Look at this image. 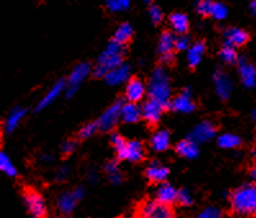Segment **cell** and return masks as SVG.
Here are the masks:
<instances>
[{
  "instance_id": "20",
  "label": "cell",
  "mask_w": 256,
  "mask_h": 218,
  "mask_svg": "<svg viewBox=\"0 0 256 218\" xmlns=\"http://www.w3.org/2000/svg\"><path fill=\"white\" fill-rule=\"evenodd\" d=\"M78 200L75 199L72 192H64L57 199V208L62 214H70L75 209Z\"/></svg>"
},
{
  "instance_id": "39",
  "label": "cell",
  "mask_w": 256,
  "mask_h": 218,
  "mask_svg": "<svg viewBox=\"0 0 256 218\" xmlns=\"http://www.w3.org/2000/svg\"><path fill=\"white\" fill-rule=\"evenodd\" d=\"M175 48L178 51H186V49H190V39L184 35H180L175 39Z\"/></svg>"
},
{
  "instance_id": "5",
  "label": "cell",
  "mask_w": 256,
  "mask_h": 218,
  "mask_svg": "<svg viewBox=\"0 0 256 218\" xmlns=\"http://www.w3.org/2000/svg\"><path fill=\"white\" fill-rule=\"evenodd\" d=\"M24 201L32 218H46V205L42 195L32 188L24 192Z\"/></svg>"
},
{
  "instance_id": "31",
  "label": "cell",
  "mask_w": 256,
  "mask_h": 218,
  "mask_svg": "<svg viewBox=\"0 0 256 218\" xmlns=\"http://www.w3.org/2000/svg\"><path fill=\"white\" fill-rule=\"evenodd\" d=\"M220 57L222 60L228 65H233L237 62V52H236L234 47L228 46V44H224V47L220 51Z\"/></svg>"
},
{
  "instance_id": "1",
  "label": "cell",
  "mask_w": 256,
  "mask_h": 218,
  "mask_svg": "<svg viewBox=\"0 0 256 218\" xmlns=\"http://www.w3.org/2000/svg\"><path fill=\"white\" fill-rule=\"evenodd\" d=\"M230 206L234 214L240 217H252L256 214V186L244 185L234 190L230 195Z\"/></svg>"
},
{
  "instance_id": "9",
  "label": "cell",
  "mask_w": 256,
  "mask_h": 218,
  "mask_svg": "<svg viewBox=\"0 0 256 218\" xmlns=\"http://www.w3.org/2000/svg\"><path fill=\"white\" fill-rule=\"evenodd\" d=\"M215 130L216 129H215V125L212 123H210V121H202L190 132L188 138L196 143L206 142L210 138H212V136L215 134Z\"/></svg>"
},
{
  "instance_id": "19",
  "label": "cell",
  "mask_w": 256,
  "mask_h": 218,
  "mask_svg": "<svg viewBox=\"0 0 256 218\" xmlns=\"http://www.w3.org/2000/svg\"><path fill=\"white\" fill-rule=\"evenodd\" d=\"M140 116H142V109H139L136 103L128 102L122 105V109H121L122 121H125L128 124H133L140 119Z\"/></svg>"
},
{
  "instance_id": "11",
  "label": "cell",
  "mask_w": 256,
  "mask_h": 218,
  "mask_svg": "<svg viewBox=\"0 0 256 218\" xmlns=\"http://www.w3.org/2000/svg\"><path fill=\"white\" fill-rule=\"evenodd\" d=\"M214 82L219 97L222 100H228L230 92H232V82H230L228 74L223 73V71H218L214 76Z\"/></svg>"
},
{
  "instance_id": "35",
  "label": "cell",
  "mask_w": 256,
  "mask_h": 218,
  "mask_svg": "<svg viewBox=\"0 0 256 218\" xmlns=\"http://www.w3.org/2000/svg\"><path fill=\"white\" fill-rule=\"evenodd\" d=\"M180 205L184 206H190V204L193 203V197L192 194H190V191L183 188V190L178 191V200H176Z\"/></svg>"
},
{
  "instance_id": "10",
  "label": "cell",
  "mask_w": 256,
  "mask_h": 218,
  "mask_svg": "<svg viewBox=\"0 0 256 218\" xmlns=\"http://www.w3.org/2000/svg\"><path fill=\"white\" fill-rule=\"evenodd\" d=\"M169 109H174L180 112H192L193 110L196 109V105H194L192 97H190V89H186L179 96H176L174 100L170 101Z\"/></svg>"
},
{
  "instance_id": "14",
  "label": "cell",
  "mask_w": 256,
  "mask_h": 218,
  "mask_svg": "<svg viewBox=\"0 0 256 218\" xmlns=\"http://www.w3.org/2000/svg\"><path fill=\"white\" fill-rule=\"evenodd\" d=\"M168 176H169V169L161 165L160 163H157V161L152 163L146 169V177L154 183H164Z\"/></svg>"
},
{
  "instance_id": "50",
  "label": "cell",
  "mask_w": 256,
  "mask_h": 218,
  "mask_svg": "<svg viewBox=\"0 0 256 218\" xmlns=\"http://www.w3.org/2000/svg\"><path fill=\"white\" fill-rule=\"evenodd\" d=\"M254 119H255V121H256V110L254 111Z\"/></svg>"
},
{
  "instance_id": "27",
  "label": "cell",
  "mask_w": 256,
  "mask_h": 218,
  "mask_svg": "<svg viewBox=\"0 0 256 218\" xmlns=\"http://www.w3.org/2000/svg\"><path fill=\"white\" fill-rule=\"evenodd\" d=\"M133 37V28L130 24H122L118 26V29L114 31V42L118 43V44H125L129 42Z\"/></svg>"
},
{
  "instance_id": "8",
  "label": "cell",
  "mask_w": 256,
  "mask_h": 218,
  "mask_svg": "<svg viewBox=\"0 0 256 218\" xmlns=\"http://www.w3.org/2000/svg\"><path fill=\"white\" fill-rule=\"evenodd\" d=\"M166 109L165 105L160 103L158 101L150 100L143 105L142 107V116L150 125H156L160 121L162 116L164 110Z\"/></svg>"
},
{
  "instance_id": "3",
  "label": "cell",
  "mask_w": 256,
  "mask_h": 218,
  "mask_svg": "<svg viewBox=\"0 0 256 218\" xmlns=\"http://www.w3.org/2000/svg\"><path fill=\"white\" fill-rule=\"evenodd\" d=\"M148 93H150L151 100L158 101L160 103L165 105L166 109H169L170 96H172L169 75L162 67L156 69L152 74V78L150 80V84H148Z\"/></svg>"
},
{
  "instance_id": "23",
  "label": "cell",
  "mask_w": 256,
  "mask_h": 218,
  "mask_svg": "<svg viewBox=\"0 0 256 218\" xmlns=\"http://www.w3.org/2000/svg\"><path fill=\"white\" fill-rule=\"evenodd\" d=\"M176 152H178L180 156L187 159H193L196 158L198 155V147H197V143L190 141V138L180 141V142L176 145Z\"/></svg>"
},
{
  "instance_id": "24",
  "label": "cell",
  "mask_w": 256,
  "mask_h": 218,
  "mask_svg": "<svg viewBox=\"0 0 256 218\" xmlns=\"http://www.w3.org/2000/svg\"><path fill=\"white\" fill-rule=\"evenodd\" d=\"M175 39L174 35L169 31L161 34L160 40H158V53L160 56L172 55V49L175 48Z\"/></svg>"
},
{
  "instance_id": "30",
  "label": "cell",
  "mask_w": 256,
  "mask_h": 218,
  "mask_svg": "<svg viewBox=\"0 0 256 218\" xmlns=\"http://www.w3.org/2000/svg\"><path fill=\"white\" fill-rule=\"evenodd\" d=\"M111 142L114 147V151L118 154V158L120 160H124V156H125V151H126L128 141L124 137H121L120 134L114 133L111 137Z\"/></svg>"
},
{
  "instance_id": "32",
  "label": "cell",
  "mask_w": 256,
  "mask_h": 218,
  "mask_svg": "<svg viewBox=\"0 0 256 218\" xmlns=\"http://www.w3.org/2000/svg\"><path fill=\"white\" fill-rule=\"evenodd\" d=\"M0 169L10 177L17 176V169H16L14 165L12 164L10 159L6 156V152H2V154H0Z\"/></svg>"
},
{
  "instance_id": "2",
  "label": "cell",
  "mask_w": 256,
  "mask_h": 218,
  "mask_svg": "<svg viewBox=\"0 0 256 218\" xmlns=\"http://www.w3.org/2000/svg\"><path fill=\"white\" fill-rule=\"evenodd\" d=\"M124 55H125V49H124L122 44H118L112 40L108 46L106 47L100 60L96 62V66L94 69V76L106 78L110 71L122 65Z\"/></svg>"
},
{
  "instance_id": "6",
  "label": "cell",
  "mask_w": 256,
  "mask_h": 218,
  "mask_svg": "<svg viewBox=\"0 0 256 218\" xmlns=\"http://www.w3.org/2000/svg\"><path fill=\"white\" fill-rule=\"evenodd\" d=\"M121 109H122V103H121L120 101H118V102H114V105H111V106L100 115L98 121H96L98 129L103 130V132H107V130L112 129L118 121V119L121 118Z\"/></svg>"
},
{
  "instance_id": "15",
  "label": "cell",
  "mask_w": 256,
  "mask_h": 218,
  "mask_svg": "<svg viewBox=\"0 0 256 218\" xmlns=\"http://www.w3.org/2000/svg\"><path fill=\"white\" fill-rule=\"evenodd\" d=\"M129 76H130V67L128 66V65L122 64L121 66L116 67L114 70L110 71L104 79L110 85H118L126 82V80L129 79Z\"/></svg>"
},
{
  "instance_id": "17",
  "label": "cell",
  "mask_w": 256,
  "mask_h": 218,
  "mask_svg": "<svg viewBox=\"0 0 256 218\" xmlns=\"http://www.w3.org/2000/svg\"><path fill=\"white\" fill-rule=\"evenodd\" d=\"M224 38H226V44L236 48V47H241L246 44L247 40H248V34L241 29L232 28L224 33Z\"/></svg>"
},
{
  "instance_id": "22",
  "label": "cell",
  "mask_w": 256,
  "mask_h": 218,
  "mask_svg": "<svg viewBox=\"0 0 256 218\" xmlns=\"http://www.w3.org/2000/svg\"><path fill=\"white\" fill-rule=\"evenodd\" d=\"M170 145V134L168 130H158L151 138V147L154 151H165Z\"/></svg>"
},
{
  "instance_id": "43",
  "label": "cell",
  "mask_w": 256,
  "mask_h": 218,
  "mask_svg": "<svg viewBox=\"0 0 256 218\" xmlns=\"http://www.w3.org/2000/svg\"><path fill=\"white\" fill-rule=\"evenodd\" d=\"M106 172L108 173V174H111V173H114V172H118V164L114 163V161H110V163L106 165Z\"/></svg>"
},
{
  "instance_id": "34",
  "label": "cell",
  "mask_w": 256,
  "mask_h": 218,
  "mask_svg": "<svg viewBox=\"0 0 256 218\" xmlns=\"http://www.w3.org/2000/svg\"><path fill=\"white\" fill-rule=\"evenodd\" d=\"M196 218H222V210L215 206H208Z\"/></svg>"
},
{
  "instance_id": "45",
  "label": "cell",
  "mask_w": 256,
  "mask_h": 218,
  "mask_svg": "<svg viewBox=\"0 0 256 218\" xmlns=\"http://www.w3.org/2000/svg\"><path fill=\"white\" fill-rule=\"evenodd\" d=\"M67 174H68V169H67L66 167L60 168V169L57 172V178L58 179H64L67 177Z\"/></svg>"
},
{
  "instance_id": "28",
  "label": "cell",
  "mask_w": 256,
  "mask_h": 218,
  "mask_svg": "<svg viewBox=\"0 0 256 218\" xmlns=\"http://www.w3.org/2000/svg\"><path fill=\"white\" fill-rule=\"evenodd\" d=\"M24 114H26V110L21 109V107H17V109H14L10 112L6 120V133H10V132H13V130L16 129V127L18 125V123L21 121V119L24 118Z\"/></svg>"
},
{
  "instance_id": "12",
  "label": "cell",
  "mask_w": 256,
  "mask_h": 218,
  "mask_svg": "<svg viewBox=\"0 0 256 218\" xmlns=\"http://www.w3.org/2000/svg\"><path fill=\"white\" fill-rule=\"evenodd\" d=\"M238 70H240V75H241V79L244 82V84L246 85L247 88H252L254 85L256 84V69L254 65H251L248 61H246L244 58L240 60L238 62Z\"/></svg>"
},
{
  "instance_id": "51",
  "label": "cell",
  "mask_w": 256,
  "mask_h": 218,
  "mask_svg": "<svg viewBox=\"0 0 256 218\" xmlns=\"http://www.w3.org/2000/svg\"><path fill=\"white\" fill-rule=\"evenodd\" d=\"M66 218H70V217H66Z\"/></svg>"
},
{
  "instance_id": "4",
  "label": "cell",
  "mask_w": 256,
  "mask_h": 218,
  "mask_svg": "<svg viewBox=\"0 0 256 218\" xmlns=\"http://www.w3.org/2000/svg\"><path fill=\"white\" fill-rule=\"evenodd\" d=\"M138 218H174V210L169 204L158 200H147L139 205Z\"/></svg>"
},
{
  "instance_id": "48",
  "label": "cell",
  "mask_w": 256,
  "mask_h": 218,
  "mask_svg": "<svg viewBox=\"0 0 256 218\" xmlns=\"http://www.w3.org/2000/svg\"><path fill=\"white\" fill-rule=\"evenodd\" d=\"M251 178L256 182V167L251 169Z\"/></svg>"
},
{
  "instance_id": "18",
  "label": "cell",
  "mask_w": 256,
  "mask_h": 218,
  "mask_svg": "<svg viewBox=\"0 0 256 218\" xmlns=\"http://www.w3.org/2000/svg\"><path fill=\"white\" fill-rule=\"evenodd\" d=\"M143 159H144V147H143L142 143L139 141H128L124 160L138 163V161H142Z\"/></svg>"
},
{
  "instance_id": "37",
  "label": "cell",
  "mask_w": 256,
  "mask_h": 218,
  "mask_svg": "<svg viewBox=\"0 0 256 218\" xmlns=\"http://www.w3.org/2000/svg\"><path fill=\"white\" fill-rule=\"evenodd\" d=\"M96 129H98L96 123H89V124L84 125V127L80 129V132H78V137H80V138H89V137L93 136V134L96 133Z\"/></svg>"
},
{
  "instance_id": "41",
  "label": "cell",
  "mask_w": 256,
  "mask_h": 218,
  "mask_svg": "<svg viewBox=\"0 0 256 218\" xmlns=\"http://www.w3.org/2000/svg\"><path fill=\"white\" fill-rule=\"evenodd\" d=\"M106 4H107V7H108L110 11H112V12H118V11L122 10L121 8L120 0H106Z\"/></svg>"
},
{
  "instance_id": "7",
  "label": "cell",
  "mask_w": 256,
  "mask_h": 218,
  "mask_svg": "<svg viewBox=\"0 0 256 218\" xmlns=\"http://www.w3.org/2000/svg\"><path fill=\"white\" fill-rule=\"evenodd\" d=\"M90 65L86 64V62H82V64H78V66H75V69L72 70V73L70 75L68 80H67V85H66V91H67V96L71 97L74 96L78 88L80 87L82 82L85 80L89 73H90Z\"/></svg>"
},
{
  "instance_id": "29",
  "label": "cell",
  "mask_w": 256,
  "mask_h": 218,
  "mask_svg": "<svg viewBox=\"0 0 256 218\" xmlns=\"http://www.w3.org/2000/svg\"><path fill=\"white\" fill-rule=\"evenodd\" d=\"M241 138L236 134H230V133H226L222 134V136L218 138V143H219L220 147H223V149H236L238 146L241 145Z\"/></svg>"
},
{
  "instance_id": "13",
  "label": "cell",
  "mask_w": 256,
  "mask_h": 218,
  "mask_svg": "<svg viewBox=\"0 0 256 218\" xmlns=\"http://www.w3.org/2000/svg\"><path fill=\"white\" fill-rule=\"evenodd\" d=\"M146 93V87L142 83V80H139L138 78H134V79L129 80L126 85V91H125V94H126V98L130 101V102L136 103L138 101H140L143 98Z\"/></svg>"
},
{
  "instance_id": "21",
  "label": "cell",
  "mask_w": 256,
  "mask_h": 218,
  "mask_svg": "<svg viewBox=\"0 0 256 218\" xmlns=\"http://www.w3.org/2000/svg\"><path fill=\"white\" fill-rule=\"evenodd\" d=\"M205 49H206L205 43H202V42H197L190 47L187 58H188V64H190V67L198 66L200 62L202 61V56H204V53H205Z\"/></svg>"
},
{
  "instance_id": "25",
  "label": "cell",
  "mask_w": 256,
  "mask_h": 218,
  "mask_svg": "<svg viewBox=\"0 0 256 218\" xmlns=\"http://www.w3.org/2000/svg\"><path fill=\"white\" fill-rule=\"evenodd\" d=\"M64 83L62 82V80H60V82L56 83V84L50 88V91L46 94V97L40 101L39 105H38V107H36V110L46 109L48 105H50V103L53 102V101H54L58 96H60V92L64 91Z\"/></svg>"
},
{
  "instance_id": "44",
  "label": "cell",
  "mask_w": 256,
  "mask_h": 218,
  "mask_svg": "<svg viewBox=\"0 0 256 218\" xmlns=\"http://www.w3.org/2000/svg\"><path fill=\"white\" fill-rule=\"evenodd\" d=\"M72 194H74V196H75V199L78 201V200H82V197H84V188H82V187L75 188V190L72 191Z\"/></svg>"
},
{
  "instance_id": "38",
  "label": "cell",
  "mask_w": 256,
  "mask_h": 218,
  "mask_svg": "<svg viewBox=\"0 0 256 218\" xmlns=\"http://www.w3.org/2000/svg\"><path fill=\"white\" fill-rule=\"evenodd\" d=\"M150 17L154 24H158L162 20V11L157 6H151L150 7Z\"/></svg>"
},
{
  "instance_id": "49",
  "label": "cell",
  "mask_w": 256,
  "mask_h": 218,
  "mask_svg": "<svg viewBox=\"0 0 256 218\" xmlns=\"http://www.w3.org/2000/svg\"><path fill=\"white\" fill-rule=\"evenodd\" d=\"M143 2H144V3H151V0H143Z\"/></svg>"
},
{
  "instance_id": "40",
  "label": "cell",
  "mask_w": 256,
  "mask_h": 218,
  "mask_svg": "<svg viewBox=\"0 0 256 218\" xmlns=\"http://www.w3.org/2000/svg\"><path fill=\"white\" fill-rule=\"evenodd\" d=\"M75 149H76V142L74 141V139L66 141V142L64 143V146H62V151H64V154H66V155L72 154V151Z\"/></svg>"
},
{
  "instance_id": "46",
  "label": "cell",
  "mask_w": 256,
  "mask_h": 218,
  "mask_svg": "<svg viewBox=\"0 0 256 218\" xmlns=\"http://www.w3.org/2000/svg\"><path fill=\"white\" fill-rule=\"evenodd\" d=\"M120 4L122 10H126L128 7L130 6V0H120Z\"/></svg>"
},
{
  "instance_id": "26",
  "label": "cell",
  "mask_w": 256,
  "mask_h": 218,
  "mask_svg": "<svg viewBox=\"0 0 256 218\" xmlns=\"http://www.w3.org/2000/svg\"><path fill=\"white\" fill-rule=\"evenodd\" d=\"M170 24H172V28L174 29L175 33L180 34V35H184L187 33L188 26H190L187 16L183 15V13H174V15L170 16Z\"/></svg>"
},
{
  "instance_id": "33",
  "label": "cell",
  "mask_w": 256,
  "mask_h": 218,
  "mask_svg": "<svg viewBox=\"0 0 256 218\" xmlns=\"http://www.w3.org/2000/svg\"><path fill=\"white\" fill-rule=\"evenodd\" d=\"M211 17H214L215 20H224L228 16V10L226 7L222 3H214L212 10H211Z\"/></svg>"
},
{
  "instance_id": "47",
  "label": "cell",
  "mask_w": 256,
  "mask_h": 218,
  "mask_svg": "<svg viewBox=\"0 0 256 218\" xmlns=\"http://www.w3.org/2000/svg\"><path fill=\"white\" fill-rule=\"evenodd\" d=\"M250 8H251V12H252V15L256 16V0H252V2H251Z\"/></svg>"
},
{
  "instance_id": "16",
  "label": "cell",
  "mask_w": 256,
  "mask_h": 218,
  "mask_svg": "<svg viewBox=\"0 0 256 218\" xmlns=\"http://www.w3.org/2000/svg\"><path fill=\"white\" fill-rule=\"evenodd\" d=\"M156 200L164 204L172 205L178 200V190H175L169 183H161L156 190Z\"/></svg>"
},
{
  "instance_id": "42",
  "label": "cell",
  "mask_w": 256,
  "mask_h": 218,
  "mask_svg": "<svg viewBox=\"0 0 256 218\" xmlns=\"http://www.w3.org/2000/svg\"><path fill=\"white\" fill-rule=\"evenodd\" d=\"M108 178L114 185H118V183H121V181H122V176L120 174V172L111 173V174H108Z\"/></svg>"
},
{
  "instance_id": "36",
  "label": "cell",
  "mask_w": 256,
  "mask_h": 218,
  "mask_svg": "<svg viewBox=\"0 0 256 218\" xmlns=\"http://www.w3.org/2000/svg\"><path fill=\"white\" fill-rule=\"evenodd\" d=\"M212 6H214V2H211V0H201L197 4V12L202 16H210Z\"/></svg>"
}]
</instances>
